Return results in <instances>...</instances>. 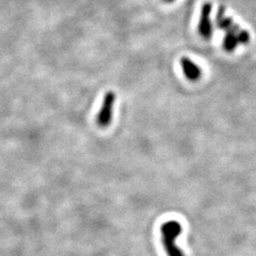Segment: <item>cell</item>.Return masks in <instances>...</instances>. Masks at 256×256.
Instances as JSON below:
<instances>
[{
	"label": "cell",
	"mask_w": 256,
	"mask_h": 256,
	"mask_svg": "<svg viewBox=\"0 0 256 256\" xmlns=\"http://www.w3.org/2000/svg\"><path fill=\"white\" fill-rule=\"evenodd\" d=\"M182 232L180 223L176 220L166 221L160 228L162 240L167 256H185L182 250L176 246V238Z\"/></svg>",
	"instance_id": "obj_1"
},
{
	"label": "cell",
	"mask_w": 256,
	"mask_h": 256,
	"mask_svg": "<svg viewBox=\"0 0 256 256\" xmlns=\"http://www.w3.org/2000/svg\"><path fill=\"white\" fill-rule=\"evenodd\" d=\"M224 32L225 37L223 40V48L228 52H232L236 50L239 44L246 45L250 40V34L248 32L241 28L234 22Z\"/></svg>",
	"instance_id": "obj_2"
},
{
	"label": "cell",
	"mask_w": 256,
	"mask_h": 256,
	"mask_svg": "<svg viewBox=\"0 0 256 256\" xmlns=\"http://www.w3.org/2000/svg\"><path fill=\"white\" fill-rule=\"evenodd\" d=\"M115 102H116L115 92L111 90L106 92L102 100L101 110L96 117V122L100 128H108L111 124Z\"/></svg>",
	"instance_id": "obj_3"
},
{
	"label": "cell",
	"mask_w": 256,
	"mask_h": 256,
	"mask_svg": "<svg viewBox=\"0 0 256 256\" xmlns=\"http://www.w3.org/2000/svg\"><path fill=\"white\" fill-rule=\"evenodd\" d=\"M212 6L210 2H205L203 4L200 12V18L198 23V34L206 40H209L214 34V27L210 21Z\"/></svg>",
	"instance_id": "obj_4"
},
{
	"label": "cell",
	"mask_w": 256,
	"mask_h": 256,
	"mask_svg": "<svg viewBox=\"0 0 256 256\" xmlns=\"http://www.w3.org/2000/svg\"><path fill=\"white\" fill-rule=\"evenodd\" d=\"M180 63L182 66L183 74L188 80L196 82L200 79L202 74V70L198 64H194L191 59H189L188 57H182L180 58Z\"/></svg>",
	"instance_id": "obj_5"
},
{
	"label": "cell",
	"mask_w": 256,
	"mask_h": 256,
	"mask_svg": "<svg viewBox=\"0 0 256 256\" xmlns=\"http://www.w3.org/2000/svg\"><path fill=\"white\" fill-rule=\"evenodd\" d=\"M162 1H164L165 3H173L176 0H162Z\"/></svg>",
	"instance_id": "obj_6"
}]
</instances>
